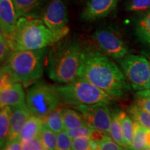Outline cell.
<instances>
[{
	"label": "cell",
	"mask_w": 150,
	"mask_h": 150,
	"mask_svg": "<svg viewBox=\"0 0 150 150\" xmlns=\"http://www.w3.org/2000/svg\"><path fill=\"white\" fill-rule=\"evenodd\" d=\"M120 0H88L81 13L82 20L95 21L105 18L116 8Z\"/></svg>",
	"instance_id": "obj_11"
},
{
	"label": "cell",
	"mask_w": 150,
	"mask_h": 150,
	"mask_svg": "<svg viewBox=\"0 0 150 150\" xmlns=\"http://www.w3.org/2000/svg\"><path fill=\"white\" fill-rule=\"evenodd\" d=\"M42 20L49 29L62 38L69 32L67 9L63 0H51L43 11Z\"/></svg>",
	"instance_id": "obj_9"
},
{
	"label": "cell",
	"mask_w": 150,
	"mask_h": 150,
	"mask_svg": "<svg viewBox=\"0 0 150 150\" xmlns=\"http://www.w3.org/2000/svg\"><path fill=\"white\" fill-rule=\"evenodd\" d=\"M63 38L49 29L42 20L20 17L13 34L8 41L11 50L16 51L48 47Z\"/></svg>",
	"instance_id": "obj_3"
},
{
	"label": "cell",
	"mask_w": 150,
	"mask_h": 150,
	"mask_svg": "<svg viewBox=\"0 0 150 150\" xmlns=\"http://www.w3.org/2000/svg\"><path fill=\"white\" fill-rule=\"evenodd\" d=\"M72 138L67 134L65 130L61 131L57 134L56 149L68 150L72 149Z\"/></svg>",
	"instance_id": "obj_29"
},
{
	"label": "cell",
	"mask_w": 150,
	"mask_h": 150,
	"mask_svg": "<svg viewBox=\"0 0 150 150\" xmlns=\"http://www.w3.org/2000/svg\"><path fill=\"white\" fill-rule=\"evenodd\" d=\"M97 149H103V150H119L124 149V148L114 141L111 138L104 140L102 142L97 143Z\"/></svg>",
	"instance_id": "obj_33"
},
{
	"label": "cell",
	"mask_w": 150,
	"mask_h": 150,
	"mask_svg": "<svg viewBox=\"0 0 150 150\" xmlns=\"http://www.w3.org/2000/svg\"><path fill=\"white\" fill-rule=\"evenodd\" d=\"M90 137H91V140L93 142H97V143L102 142L104 140L108 139V138H111L110 136V134H108V133L104 131L99 130V129H92Z\"/></svg>",
	"instance_id": "obj_34"
},
{
	"label": "cell",
	"mask_w": 150,
	"mask_h": 150,
	"mask_svg": "<svg viewBox=\"0 0 150 150\" xmlns=\"http://www.w3.org/2000/svg\"><path fill=\"white\" fill-rule=\"evenodd\" d=\"M61 102L57 87L44 81L35 82L26 94V104L30 112L42 119Z\"/></svg>",
	"instance_id": "obj_6"
},
{
	"label": "cell",
	"mask_w": 150,
	"mask_h": 150,
	"mask_svg": "<svg viewBox=\"0 0 150 150\" xmlns=\"http://www.w3.org/2000/svg\"><path fill=\"white\" fill-rule=\"evenodd\" d=\"M119 117L122 123V127L125 140L126 142L128 149H130L133 136H134V122L132 120L133 119L129 115H127L122 110H119Z\"/></svg>",
	"instance_id": "obj_24"
},
{
	"label": "cell",
	"mask_w": 150,
	"mask_h": 150,
	"mask_svg": "<svg viewBox=\"0 0 150 150\" xmlns=\"http://www.w3.org/2000/svg\"><path fill=\"white\" fill-rule=\"evenodd\" d=\"M31 115L32 114L26 104L15 108H11L8 142L19 138L24 125Z\"/></svg>",
	"instance_id": "obj_13"
},
{
	"label": "cell",
	"mask_w": 150,
	"mask_h": 150,
	"mask_svg": "<svg viewBox=\"0 0 150 150\" xmlns=\"http://www.w3.org/2000/svg\"><path fill=\"white\" fill-rule=\"evenodd\" d=\"M91 127L88 126L87 124L82 125V126L76 127L74 129H65L67 134L70 136L71 138H75V137L81 136H90L92 131Z\"/></svg>",
	"instance_id": "obj_31"
},
{
	"label": "cell",
	"mask_w": 150,
	"mask_h": 150,
	"mask_svg": "<svg viewBox=\"0 0 150 150\" xmlns=\"http://www.w3.org/2000/svg\"><path fill=\"white\" fill-rule=\"evenodd\" d=\"M2 149H7V150H19L22 149V141L20 138L12 140L9 142Z\"/></svg>",
	"instance_id": "obj_36"
},
{
	"label": "cell",
	"mask_w": 150,
	"mask_h": 150,
	"mask_svg": "<svg viewBox=\"0 0 150 150\" xmlns=\"http://www.w3.org/2000/svg\"><path fill=\"white\" fill-rule=\"evenodd\" d=\"M43 124L42 118L31 115L24 125L19 138L22 142H24L39 136Z\"/></svg>",
	"instance_id": "obj_17"
},
{
	"label": "cell",
	"mask_w": 150,
	"mask_h": 150,
	"mask_svg": "<svg viewBox=\"0 0 150 150\" xmlns=\"http://www.w3.org/2000/svg\"><path fill=\"white\" fill-rule=\"evenodd\" d=\"M12 52L11 50L10 45L7 38H6L2 32H1L0 35V60L1 63L6 61L7 58L8 57L9 54Z\"/></svg>",
	"instance_id": "obj_30"
},
{
	"label": "cell",
	"mask_w": 150,
	"mask_h": 150,
	"mask_svg": "<svg viewBox=\"0 0 150 150\" xmlns=\"http://www.w3.org/2000/svg\"><path fill=\"white\" fill-rule=\"evenodd\" d=\"M92 38L103 52L109 57L121 60L128 54L129 50L119 31L111 26L99 27Z\"/></svg>",
	"instance_id": "obj_8"
},
{
	"label": "cell",
	"mask_w": 150,
	"mask_h": 150,
	"mask_svg": "<svg viewBox=\"0 0 150 150\" xmlns=\"http://www.w3.org/2000/svg\"><path fill=\"white\" fill-rule=\"evenodd\" d=\"M0 91H4L17 83L18 80L13 73L6 65H4L1 68V78H0Z\"/></svg>",
	"instance_id": "obj_26"
},
{
	"label": "cell",
	"mask_w": 150,
	"mask_h": 150,
	"mask_svg": "<svg viewBox=\"0 0 150 150\" xmlns=\"http://www.w3.org/2000/svg\"><path fill=\"white\" fill-rule=\"evenodd\" d=\"M146 146L147 149H150V129H148L146 136Z\"/></svg>",
	"instance_id": "obj_37"
},
{
	"label": "cell",
	"mask_w": 150,
	"mask_h": 150,
	"mask_svg": "<svg viewBox=\"0 0 150 150\" xmlns=\"http://www.w3.org/2000/svg\"><path fill=\"white\" fill-rule=\"evenodd\" d=\"M121 70L135 91L149 89L150 64L145 57L127 54L120 61Z\"/></svg>",
	"instance_id": "obj_7"
},
{
	"label": "cell",
	"mask_w": 150,
	"mask_h": 150,
	"mask_svg": "<svg viewBox=\"0 0 150 150\" xmlns=\"http://www.w3.org/2000/svg\"><path fill=\"white\" fill-rule=\"evenodd\" d=\"M11 108L4 106L1 108L0 112V145L2 149L8 142L9 128H10V115Z\"/></svg>",
	"instance_id": "obj_19"
},
{
	"label": "cell",
	"mask_w": 150,
	"mask_h": 150,
	"mask_svg": "<svg viewBox=\"0 0 150 150\" xmlns=\"http://www.w3.org/2000/svg\"><path fill=\"white\" fill-rule=\"evenodd\" d=\"M127 112L134 121L150 129V112L134 104L127 108Z\"/></svg>",
	"instance_id": "obj_23"
},
{
	"label": "cell",
	"mask_w": 150,
	"mask_h": 150,
	"mask_svg": "<svg viewBox=\"0 0 150 150\" xmlns=\"http://www.w3.org/2000/svg\"><path fill=\"white\" fill-rule=\"evenodd\" d=\"M39 136L44 145L45 149L48 150L56 149L57 134L51 130L45 124H43Z\"/></svg>",
	"instance_id": "obj_25"
},
{
	"label": "cell",
	"mask_w": 150,
	"mask_h": 150,
	"mask_svg": "<svg viewBox=\"0 0 150 150\" xmlns=\"http://www.w3.org/2000/svg\"><path fill=\"white\" fill-rule=\"evenodd\" d=\"M82 45L74 39H61L49 52V77L60 83H67L78 76L81 62Z\"/></svg>",
	"instance_id": "obj_2"
},
{
	"label": "cell",
	"mask_w": 150,
	"mask_h": 150,
	"mask_svg": "<svg viewBox=\"0 0 150 150\" xmlns=\"http://www.w3.org/2000/svg\"><path fill=\"white\" fill-rule=\"evenodd\" d=\"M56 87L62 102L72 106L99 103L108 104L113 98L102 89L79 76L70 83Z\"/></svg>",
	"instance_id": "obj_5"
},
{
	"label": "cell",
	"mask_w": 150,
	"mask_h": 150,
	"mask_svg": "<svg viewBox=\"0 0 150 150\" xmlns=\"http://www.w3.org/2000/svg\"><path fill=\"white\" fill-rule=\"evenodd\" d=\"M26 104V95L21 83L17 82L0 93V106L15 108Z\"/></svg>",
	"instance_id": "obj_14"
},
{
	"label": "cell",
	"mask_w": 150,
	"mask_h": 150,
	"mask_svg": "<svg viewBox=\"0 0 150 150\" xmlns=\"http://www.w3.org/2000/svg\"><path fill=\"white\" fill-rule=\"evenodd\" d=\"M22 149H36V150H44V145H43L42 141H41L40 136H38L36 138L33 139L27 140V141L22 142Z\"/></svg>",
	"instance_id": "obj_32"
},
{
	"label": "cell",
	"mask_w": 150,
	"mask_h": 150,
	"mask_svg": "<svg viewBox=\"0 0 150 150\" xmlns=\"http://www.w3.org/2000/svg\"><path fill=\"white\" fill-rule=\"evenodd\" d=\"M135 104L150 112V97H136V101Z\"/></svg>",
	"instance_id": "obj_35"
},
{
	"label": "cell",
	"mask_w": 150,
	"mask_h": 150,
	"mask_svg": "<svg viewBox=\"0 0 150 150\" xmlns=\"http://www.w3.org/2000/svg\"><path fill=\"white\" fill-rule=\"evenodd\" d=\"M125 9L127 11L141 13L150 9V0H127Z\"/></svg>",
	"instance_id": "obj_27"
},
{
	"label": "cell",
	"mask_w": 150,
	"mask_h": 150,
	"mask_svg": "<svg viewBox=\"0 0 150 150\" xmlns=\"http://www.w3.org/2000/svg\"><path fill=\"white\" fill-rule=\"evenodd\" d=\"M62 117L65 129L76 128L86 124L81 114L76 111V109L62 108Z\"/></svg>",
	"instance_id": "obj_20"
},
{
	"label": "cell",
	"mask_w": 150,
	"mask_h": 150,
	"mask_svg": "<svg viewBox=\"0 0 150 150\" xmlns=\"http://www.w3.org/2000/svg\"><path fill=\"white\" fill-rule=\"evenodd\" d=\"M78 76L113 97H123L131 91V84L122 70L100 48L89 42L82 45Z\"/></svg>",
	"instance_id": "obj_1"
},
{
	"label": "cell",
	"mask_w": 150,
	"mask_h": 150,
	"mask_svg": "<svg viewBox=\"0 0 150 150\" xmlns=\"http://www.w3.org/2000/svg\"><path fill=\"white\" fill-rule=\"evenodd\" d=\"M149 89L150 90V77H149Z\"/></svg>",
	"instance_id": "obj_38"
},
{
	"label": "cell",
	"mask_w": 150,
	"mask_h": 150,
	"mask_svg": "<svg viewBox=\"0 0 150 150\" xmlns=\"http://www.w3.org/2000/svg\"><path fill=\"white\" fill-rule=\"evenodd\" d=\"M48 48L12 51L4 65L13 73L18 82L28 86L42 76Z\"/></svg>",
	"instance_id": "obj_4"
},
{
	"label": "cell",
	"mask_w": 150,
	"mask_h": 150,
	"mask_svg": "<svg viewBox=\"0 0 150 150\" xmlns=\"http://www.w3.org/2000/svg\"><path fill=\"white\" fill-rule=\"evenodd\" d=\"M18 18L12 0H0L1 32L9 40L16 30Z\"/></svg>",
	"instance_id": "obj_12"
},
{
	"label": "cell",
	"mask_w": 150,
	"mask_h": 150,
	"mask_svg": "<svg viewBox=\"0 0 150 150\" xmlns=\"http://www.w3.org/2000/svg\"><path fill=\"white\" fill-rule=\"evenodd\" d=\"M16 9L17 18H36L47 0H12Z\"/></svg>",
	"instance_id": "obj_15"
},
{
	"label": "cell",
	"mask_w": 150,
	"mask_h": 150,
	"mask_svg": "<svg viewBox=\"0 0 150 150\" xmlns=\"http://www.w3.org/2000/svg\"><path fill=\"white\" fill-rule=\"evenodd\" d=\"M134 29L138 40L150 49V9L140 13L135 23Z\"/></svg>",
	"instance_id": "obj_16"
},
{
	"label": "cell",
	"mask_w": 150,
	"mask_h": 150,
	"mask_svg": "<svg viewBox=\"0 0 150 150\" xmlns=\"http://www.w3.org/2000/svg\"><path fill=\"white\" fill-rule=\"evenodd\" d=\"M72 149L86 150L93 149L92 140L90 136H81L72 138Z\"/></svg>",
	"instance_id": "obj_28"
},
{
	"label": "cell",
	"mask_w": 150,
	"mask_h": 150,
	"mask_svg": "<svg viewBox=\"0 0 150 150\" xmlns=\"http://www.w3.org/2000/svg\"><path fill=\"white\" fill-rule=\"evenodd\" d=\"M44 124L54 132L58 134L64 130V125L62 117V108L59 107L52 110L43 118Z\"/></svg>",
	"instance_id": "obj_21"
},
{
	"label": "cell",
	"mask_w": 150,
	"mask_h": 150,
	"mask_svg": "<svg viewBox=\"0 0 150 150\" xmlns=\"http://www.w3.org/2000/svg\"><path fill=\"white\" fill-rule=\"evenodd\" d=\"M134 136L130 149L135 150L147 149L146 136L149 129L142 126L136 121L134 122Z\"/></svg>",
	"instance_id": "obj_22"
},
{
	"label": "cell",
	"mask_w": 150,
	"mask_h": 150,
	"mask_svg": "<svg viewBox=\"0 0 150 150\" xmlns=\"http://www.w3.org/2000/svg\"><path fill=\"white\" fill-rule=\"evenodd\" d=\"M110 116H111L110 126V137L114 141L121 145L124 149H128L124 138L122 127L119 117V110H112L110 112Z\"/></svg>",
	"instance_id": "obj_18"
},
{
	"label": "cell",
	"mask_w": 150,
	"mask_h": 150,
	"mask_svg": "<svg viewBox=\"0 0 150 150\" xmlns=\"http://www.w3.org/2000/svg\"><path fill=\"white\" fill-rule=\"evenodd\" d=\"M83 116L86 123L93 129L102 130L110 134V112L107 104L99 103L73 106Z\"/></svg>",
	"instance_id": "obj_10"
}]
</instances>
